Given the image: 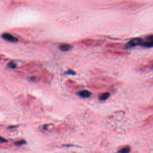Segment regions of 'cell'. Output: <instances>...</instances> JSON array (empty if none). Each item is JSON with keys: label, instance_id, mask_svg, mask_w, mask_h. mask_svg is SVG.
<instances>
[{"label": "cell", "instance_id": "cell-1", "mask_svg": "<svg viewBox=\"0 0 153 153\" xmlns=\"http://www.w3.org/2000/svg\"><path fill=\"white\" fill-rule=\"evenodd\" d=\"M105 41L103 40H97L93 39H85L79 41V43L85 46L89 47H96L102 45Z\"/></svg>", "mask_w": 153, "mask_h": 153}, {"label": "cell", "instance_id": "cell-2", "mask_svg": "<svg viewBox=\"0 0 153 153\" xmlns=\"http://www.w3.org/2000/svg\"><path fill=\"white\" fill-rule=\"evenodd\" d=\"M144 40L140 38H135L128 41L125 46L126 48H131L139 45H141Z\"/></svg>", "mask_w": 153, "mask_h": 153}, {"label": "cell", "instance_id": "cell-3", "mask_svg": "<svg viewBox=\"0 0 153 153\" xmlns=\"http://www.w3.org/2000/svg\"><path fill=\"white\" fill-rule=\"evenodd\" d=\"M2 38L10 42H16L18 41V39L17 38H16L15 36H14L13 35H12L10 34H8V33H4L2 35Z\"/></svg>", "mask_w": 153, "mask_h": 153}, {"label": "cell", "instance_id": "cell-4", "mask_svg": "<svg viewBox=\"0 0 153 153\" xmlns=\"http://www.w3.org/2000/svg\"><path fill=\"white\" fill-rule=\"evenodd\" d=\"M107 54L113 55V56H127L130 54L127 52H123V51H108L106 52Z\"/></svg>", "mask_w": 153, "mask_h": 153}, {"label": "cell", "instance_id": "cell-5", "mask_svg": "<svg viewBox=\"0 0 153 153\" xmlns=\"http://www.w3.org/2000/svg\"><path fill=\"white\" fill-rule=\"evenodd\" d=\"M77 95L83 98H88L91 95V93L90 91L87 90H82L77 92Z\"/></svg>", "mask_w": 153, "mask_h": 153}, {"label": "cell", "instance_id": "cell-6", "mask_svg": "<svg viewBox=\"0 0 153 153\" xmlns=\"http://www.w3.org/2000/svg\"><path fill=\"white\" fill-rule=\"evenodd\" d=\"M123 45L121 43H119V42H108L104 45V47H107V48H121L122 47Z\"/></svg>", "mask_w": 153, "mask_h": 153}, {"label": "cell", "instance_id": "cell-7", "mask_svg": "<svg viewBox=\"0 0 153 153\" xmlns=\"http://www.w3.org/2000/svg\"><path fill=\"white\" fill-rule=\"evenodd\" d=\"M72 48V46L70 44H62L59 46V48L61 51L62 52H67L70 50L71 48Z\"/></svg>", "mask_w": 153, "mask_h": 153}, {"label": "cell", "instance_id": "cell-8", "mask_svg": "<svg viewBox=\"0 0 153 153\" xmlns=\"http://www.w3.org/2000/svg\"><path fill=\"white\" fill-rule=\"evenodd\" d=\"M109 96H110V93L109 92L103 93L100 95L99 99L100 101H106L107 99H108L109 98Z\"/></svg>", "mask_w": 153, "mask_h": 153}, {"label": "cell", "instance_id": "cell-9", "mask_svg": "<svg viewBox=\"0 0 153 153\" xmlns=\"http://www.w3.org/2000/svg\"><path fill=\"white\" fill-rule=\"evenodd\" d=\"M141 46L144 47H146V48L153 47V41H148V40H147V41H144V42L142 43Z\"/></svg>", "mask_w": 153, "mask_h": 153}, {"label": "cell", "instance_id": "cell-10", "mask_svg": "<svg viewBox=\"0 0 153 153\" xmlns=\"http://www.w3.org/2000/svg\"><path fill=\"white\" fill-rule=\"evenodd\" d=\"M152 121H153V115H151L149 116L147 119H145V120L144 122V125H148L151 123H152Z\"/></svg>", "mask_w": 153, "mask_h": 153}, {"label": "cell", "instance_id": "cell-11", "mask_svg": "<svg viewBox=\"0 0 153 153\" xmlns=\"http://www.w3.org/2000/svg\"><path fill=\"white\" fill-rule=\"evenodd\" d=\"M130 151V146H125V147L120 149V150L118 151L120 153H128Z\"/></svg>", "mask_w": 153, "mask_h": 153}, {"label": "cell", "instance_id": "cell-12", "mask_svg": "<svg viewBox=\"0 0 153 153\" xmlns=\"http://www.w3.org/2000/svg\"><path fill=\"white\" fill-rule=\"evenodd\" d=\"M8 66H9V67L10 68H11V69H14V68H16V65L15 63H13V62H10V63H9V65H8Z\"/></svg>", "mask_w": 153, "mask_h": 153}, {"label": "cell", "instance_id": "cell-13", "mask_svg": "<svg viewBox=\"0 0 153 153\" xmlns=\"http://www.w3.org/2000/svg\"><path fill=\"white\" fill-rule=\"evenodd\" d=\"M25 140H19V141H17V142H15V144L16 145H23V144H25Z\"/></svg>", "mask_w": 153, "mask_h": 153}, {"label": "cell", "instance_id": "cell-14", "mask_svg": "<svg viewBox=\"0 0 153 153\" xmlns=\"http://www.w3.org/2000/svg\"><path fill=\"white\" fill-rule=\"evenodd\" d=\"M146 40L148 41H153V35H150L146 37Z\"/></svg>", "mask_w": 153, "mask_h": 153}, {"label": "cell", "instance_id": "cell-15", "mask_svg": "<svg viewBox=\"0 0 153 153\" xmlns=\"http://www.w3.org/2000/svg\"><path fill=\"white\" fill-rule=\"evenodd\" d=\"M66 74H72V75H74V74H76V72H75V71H71V70H70V71H67V72H66Z\"/></svg>", "mask_w": 153, "mask_h": 153}, {"label": "cell", "instance_id": "cell-16", "mask_svg": "<svg viewBox=\"0 0 153 153\" xmlns=\"http://www.w3.org/2000/svg\"><path fill=\"white\" fill-rule=\"evenodd\" d=\"M6 142H7V140H6L5 139L0 136V143H4Z\"/></svg>", "mask_w": 153, "mask_h": 153}, {"label": "cell", "instance_id": "cell-17", "mask_svg": "<svg viewBox=\"0 0 153 153\" xmlns=\"http://www.w3.org/2000/svg\"><path fill=\"white\" fill-rule=\"evenodd\" d=\"M145 110L146 109V110H147V111H150V109L153 110V105H151V107H147V108H145Z\"/></svg>", "mask_w": 153, "mask_h": 153}]
</instances>
